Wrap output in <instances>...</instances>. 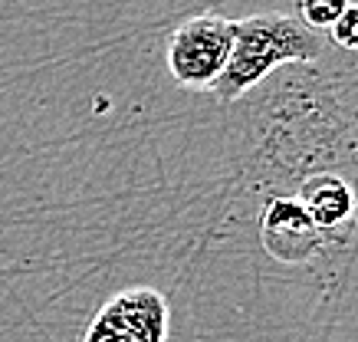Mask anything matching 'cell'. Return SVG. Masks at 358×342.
<instances>
[{"mask_svg":"<svg viewBox=\"0 0 358 342\" xmlns=\"http://www.w3.org/2000/svg\"><path fill=\"white\" fill-rule=\"evenodd\" d=\"M319 53H322L319 34H313L293 13L270 10L253 13L247 20H234V50L220 79L210 86V96L220 106H230L253 92L280 66L313 63Z\"/></svg>","mask_w":358,"mask_h":342,"instance_id":"1","label":"cell"},{"mask_svg":"<svg viewBox=\"0 0 358 342\" xmlns=\"http://www.w3.org/2000/svg\"><path fill=\"white\" fill-rule=\"evenodd\" d=\"M299 204L309 211V218L322 234L338 231L345 221L355 214V188L345 178L332 175V171H319L309 175L299 188Z\"/></svg>","mask_w":358,"mask_h":342,"instance_id":"5","label":"cell"},{"mask_svg":"<svg viewBox=\"0 0 358 342\" xmlns=\"http://www.w3.org/2000/svg\"><path fill=\"white\" fill-rule=\"evenodd\" d=\"M329 34H332V43L336 46H342L348 53H358V0L342 10V17L329 27Z\"/></svg>","mask_w":358,"mask_h":342,"instance_id":"7","label":"cell"},{"mask_svg":"<svg viewBox=\"0 0 358 342\" xmlns=\"http://www.w3.org/2000/svg\"><path fill=\"white\" fill-rule=\"evenodd\" d=\"M234 50V20L220 13H197L174 27L168 40V73L181 89L210 92Z\"/></svg>","mask_w":358,"mask_h":342,"instance_id":"2","label":"cell"},{"mask_svg":"<svg viewBox=\"0 0 358 342\" xmlns=\"http://www.w3.org/2000/svg\"><path fill=\"white\" fill-rule=\"evenodd\" d=\"M171 309L162 290L125 287L109 297L83 332V342H168Z\"/></svg>","mask_w":358,"mask_h":342,"instance_id":"3","label":"cell"},{"mask_svg":"<svg viewBox=\"0 0 358 342\" xmlns=\"http://www.w3.org/2000/svg\"><path fill=\"white\" fill-rule=\"evenodd\" d=\"M260 243L273 260L303 266L322 254L326 234L315 227V221L309 218V211L299 204V198L280 194V198H270L263 204Z\"/></svg>","mask_w":358,"mask_h":342,"instance_id":"4","label":"cell"},{"mask_svg":"<svg viewBox=\"0 0 358 342\" xmlns=\"http://www.w3.org/2000/svg\"><path fill=\"white\" fill-rule=\"evenodd\" d=\"M348 3L352 0H299V20L313 34H319V30H329L342 17V10H345Z\"/></svg>","mask_w":358,"mask_h":342,"instance_id":"6","label":"cell"}]
</instances>
